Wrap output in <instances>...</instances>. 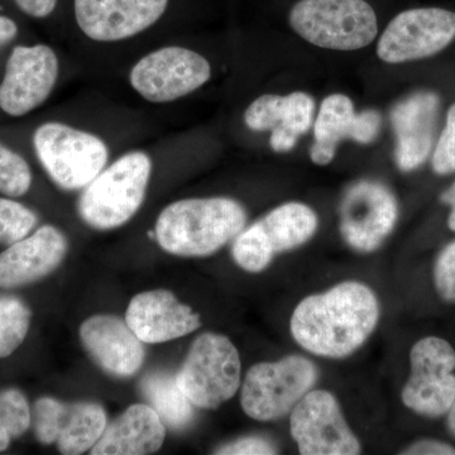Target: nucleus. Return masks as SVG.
Instances as JSON below:
<instances>
[{
    "label": "nucleus",
    "instance_id": "obj_3",
    "mask_svg": "<svg viewBox=\"0 0 455 455\" xmlns=\"http://www.w3.org/2000/svg\"><path fill=\"white\" fill-rule=\"evenodd\" d=\"M151 173L152 161L145 152L122 156L84 188L80 217L99 230L124 226L142 206Z\"/></svg>",
    "mask_w": 455,
    "mask_h": 455
},
{
    "label": "nucleus",
    "instance_id": "obj_7",
    "mask_svg": "<svg viewBox=\"0 0 455 455\" xmlns=\"http://www.w3.org/2000/svg\"><path fill=\"white\" fill-rule=\"evenodd\" d=\"M241 371L235 344L224 335L205 333L194 341L176 382L194 406L217 409L239 390Z\"/></svg>",
    "mask_w": 455,
    "mask_h": 455
},
{
    "label": "nucleus",
    "instance_id": "obj_10",
    "mask_svg": "<svg viewBox=\"0 0 455 455\" xmlns=\"http://www.w3.org/2000/svg\"><path fill=\"white\" fill-rule=\"evenodd\" d=\"M212 76L205 57L184 47L169 46L140 59L130 74L132 88L151 103H170L202 88Z\"/></svg>",
    "mask_w": 455,
    "mask_h": 455
},
{
    "label": "nucleus",
    "instance_id": "obj_16",
    "mask_svg": "<svg viewBox=\"0 0 455 455\" xmlns=\"http://www.w3.org/2000/svg\"><path fill=\"white\" fill-rule=\"evenodd\" d=\"M169 3L170 0H74L75 20L90 40L123 41L157 23Z\"/></svg>",
    "mask_w": 455,
    "mask_h": 455
},
{
    "label": "nucleus",
    "instance_id": "obj_26",
    "mask_svg": "<svg viewBox=\"0 0 455 455\" xmlns=\"http://www.w3.org/2000/svg\"><path fill=\"white\" fill-rule=\"evenodd\" d=\"M31 184V169L25 158L0 143V193L22 196L28 193Z\"/></svg>",
    "mask_w": 455,
    "mask_h": 455
},
{
    "label": "nucleus",
    "instance_id": "obj_29",
    "mask_svg": "<svg viewBox=\"0 0 455 455\" xmlns=\"http://www.w3.org/2000/svg\"><path fill=\"white\" fill-rule=\"evenodd\" d=\"M434 283L443 300L455 302V241L439 253L434 266Z\"/></svg>",
    "mask_w": 455,
    "mask_h": 455
},
{
    "label": "nucleus",
    "instance_id": "obj_22",
    "mask_svg": "<svg viewBox=\"0 0 455 455\" xmlns=\"http://www.w3.org/2000/svg\"><path fill=\"white\" fill-rule=\"evenodd\" d=\"M440 100L434 92H416L398 103L391 113L396 132L395 152L398 169L410 172L419 169L429 157L435 136Z\"/></svg>",
    "mask_w": 455,
    "mask_h": 455
},
{
    "label": "nucleus",
    "instance_id": "obj_32",
    "mask_svg": "<svg viewBox=\"0 0 455 455\" xmlns=\"http://www.w3.org/2000/svg\"><path fill=\"white\" fill-rule=\"evenodd\" d=\"M18 8L33 18H46L56 9L57 0H13Z\"/></svg>",
    "mask_w": 455,
    "mask_h": 455
},
{
    "label": "nucleus",
    "instance_id": "obj_20",
    "mask_svg": "<svg viewBox=\"0 0 455 455\" xmlns=\"http://www.w3.org/2000/svg\"><path fill=\"white\" fill-rule=\"evenodd\" d=\"M68 252V241L57 228L44 226L0 253V287L36 283L59 267Z\"/></svg>",
    "mask_w": 455,
    "mask_h": 455
},
{
    "label": "nucleus",
    "instance_id": "obj_34",
    "mask_svg": "<svg viewBox=\"0 0 455 455\" xmlns=\"http://www.w3.org/2000/svg\"><path fill=\"white\" fill-rule=\"evenodd\" d=\"M440 200L451 208V214H449L448 218V226L455 232V182L448 190H445L444 193L442 194Z\"/></svg>",
    "mask_w": 455,
    "mask_h": 455
},
{
    "label": "nucleus",
    "instance_id": "obj_17",
    "mask_svg": "<svg viewBox=\"0 0 455 455\" xmlns=\"http://www.w3.org/2000/svg\"><path fill=\"white\" fill-rule=\"evenodd\" d=\"M379 128L381 116L379 113L366 110L357 114L352 100L346 95H329L323 101L314 123L311 161L319 166L331 164L340 140L346 139L370 145L379 136Z\"/></svg>",
    "mask_w": 455,
    "mask_h": 455
},
{
    "label": "nucleus",
    "instance_id": "obj_30",
    "mask_svg": "<svg viewBox=\"0 0 455 455\" xmlns=\"http://www.w3.org/2000/svg\"><path fill=\"white\" fill-rule=\"evenodd\" d=\"M277 453V448L262 436H245V438L223 445L215 451V454L221 455H272Z\"/></svg>",
    "mask_w": 455,
    "mask_h": 455
},
{
    "label": "nucleus",
    "instance_id": "obj_31",
    "mask_svg": "<svg viewBox=\"0 0 455 455\" xmlns=\"http://www.w3.org/2000/svg\"><path fill=\"white\" fill-rule=\"evenodd\" d=\"M405 455H455V448L436 440H420L401 451Z\"/></svg>",
    "mask_w": 455,
    "mask_h": 455
},
{
    "label": "nucleus",
    "instance_id": "obj_4",
    "mask_svg": "<svg viewBox=\"0 0 455 455\" xmlns=\"http://www.w3.org/2000/svg\"><path fill=\"white\" fill-rule=\"evenodd\" d=\"M290 25L314 46L337 51L363 49L379 32L366 0H300L291 9Z\"/></svg>",
    "mask_w": 455,
    "mask_h": 455
},
{
    "label": "nucleus",
    "instance_id": "obj_11",
    "mask_svg": "<svg viewBox=\"0 0 455 455\" xmlns=\"http://www.w3.org/2000/svg\"><path fill=\"white\" fill-rule=\"evenodd\" d=\"M290 431L302 455H357L361 443L350 430L333 394L311 390L290 415Z\"/></svg>",
    "mask_w": 455,
    "mask_h": 455
},
{
    "label": "nucleus",
    "instance_id": "obj_1",
    "mask_svg": "<svg viewBox=\"0 0 455 455\" xmlns=\"http://www.w3.org/2000/svg\"><path fill=\"white\" fill-rule=\"evenodd\" d=\"M379 302L367 284L346 281L307 296L293 310L290 329L296 343L319 357H349L379 324Z\"/></svg>",
    "mask_w": 455,
    "mask_h": 455
},
{
    "label": "nucleus",
    "instance_id": "obj_25",
    "mask_svg": "<svg viewBox=\"0 0 455 455\" xmlns=\"http://www.w3.org/2000/svg\"><path fill=\"white\" fill-rule=\"evenodd\" d=\"M31 311L16 298H0V358L8 357L26 339Z\"/></svg>",
    "mask_w": 455,
    "mask_h": 455
},
{
    "label": "nucleus",
    "instance_id": "obj_35",
    "mask_svg": "<svg viewBox=\"0 0 455 455\" xmlns=\"http://www.w3.org/2000/svg\"><path fill=\"white\" fill-rule=\"evenodd\" d=\"M12 439L13 436H12L11 429H9L7 420L0 410V451H5L9 447Z\"/></svg>",
    "mask_w": 455,
    "mask_h": 455
},
{
    "label": "nucleus",
    "instance_id": "obj_24",
    "mask_svg": "<svg viewBox=\"0 0 455 455\" xmlns=\"http://www.w3.org/2000/svg\"><path fill=\"white\" fill-rule=\"evenodd\" d=\"M140 386L149 405L160 415L164 425L173 430H181L191 423L194 405L179 387L176 376L149 374Z\"/></svg>",
    "mask_w": 455,
    "mask_h": 455
},
{
    "label": "nucleus",
    "instance_id": "obj_14",
    "mask_svg": "<svg viewBox=\"0 0 455 455\" xmlns=\"http://www.w3.org/2000/svg\"><path fill=\"white\" fill-rule=\"evenodd\" d=\"M59 70L55 51L46 44L14 47L0 84V109L23 116L42 106L55 88Z\"/></svg>",
    "mask_w": 455,
    "mask_h": 455
},
{
    "label": "nucleus",
    "instance_id": "obj_19",
    "mask_svg": "<svg viewBox=\"0 0 455 455\" xmlns=\"http://www.w3.org/2000/svg\"><path fill=\"white\" fill-rule=\"evenodd\" d=\"M80 339L95 363L113 376H133L145 361L143 341L116 316L89 317L80 328Z\"/></svg>",
    "mask_w": 455,
    "mask_h": 455
},
{
    "label": "nucleus",
    "instance_id": "obj_15",
    "mask_svg": "<svg viewBox=\"0 0 455 455\" xmlns=\"http://www.w3.org/2000/svg\"><path fill=\"white\" fill-rule=\"evenodd\" d=\"M106 427V411L98 403H64L51 397L36 403V436L42 444L55 443L62 454L85 453L97 444Z\"/></svg>",
    "mask_w": 455,
    "mask_h": 455
},
{
    "label": "nucleus",
    "instance_id": "obj_12",
    "mask_svg": "<svg viewBox=\"0 0 455 455\" xmlns=\"http://www.w3.org/2000/svg\"><path fill=\"white\" fill-rule=\"evenodd\" d=\"M455 38V13L442 8L401 12L382 33L377 55L387 64H403L436 55Z\"/></svg>",
    "mask_w": 455,
    "mask_h": 455
},
{
    "label": "nucleus",
    "instance_id": "obj_5",
    "mask_svg": "<svg viewBox=\"0 0 455 455\" xmlns=\"http://www.w3.org/2000/svg\"><path fill=\"white\" fill-rule=\"evenodd\" d=\"M36 155L51 180L64 190L88 187L106 169L109 151L103 140L64 123H44L33 136Z\"/></svg>",
    "mask_w": 455,
    "mask_h": 455
},
{
    "label": "nucleus",
    "instance_id": "obj_27",
    "mask_svg": "<svg viewBox=\"0 0 455 455\" xmlns=\"http://www.w3.org/2000/svg\"><path fill=\"white\" fill-rule=\"evenodd\" d=\"M36 223L37 217L25 205L0 197V243L13 244L26 238Z\"/></svg>",
    "mask_w": 455,
    "mask_h": 455
},
{
    "label": "nucleus",
    "instance_id": "obj_8",
    "mask_svg": "<svg viewBox=\"0 0 455 455\" xmlns=\"http://www.w3.org/2000/svg\"><path fill=\"white\" fill-rule=\"evenodd\" d=\"M315 212L301 203H287L235 236L233 259L247 272L259 274L277 254L295 250L313 238L317 229Z\"/></svg>",
    "mask_w": 455,
    "mask_h": 455
},
{
    "label": "nucleus",
    "instance_id": "obj_6",
    "mask_svg": "<svg viewBox=\"0 0 455 455\" xmlns=\"http://www.w3.org/2000/svg\"><path fill=\"white\" fill-rule=\"evenodd\" d=\"M316 379L315 364L301 355L254 364L242 385V409L253 420L276 421L291 414Z\"/></svg>",
    "mask_w": 455,
    "mask_h": 455
},
{
    "label": "nucleus",
    "instance_id": "obj_2",
    "mask_svg": "<svg viewBox=\"0 0 455 455\" xmlns=\"http://www.w3.org/2000/svg\"><path fill=\"white\" fill-rule=\"evenodd\" d=\"M247 212L228 197L185 199L170 204L156 221L155 236L164 251L180 257H208L244 229Z\"/></svg>",
    "mask_w": 455,
    "mask_h": 455
},
{
    "label": "nucleus",
    "instance_id": "obj_23",
    "mask_svg": "<svg viewBox=\"0 0 455 455\" xmlns=\"http://www.w3.org/2000/svg\"><path fill=\"white\" fill-rule=\"evenodd\" d=\"M166 425L154 407L136 403L109 427L92 447V455H145L163 447Z\"/></svg>",
    "mask_w": 455,
    "mask_h": 455
},
{
    "label": "nucleus",
    "instance_id": "obj_28",
    "mask_svg": "<svg viewBox=\"0 0 455 455\" xmlns=\"http://www.w3.org/2000/svg\"><path fill=\"white\" fill-rule=\"evenodd\" d=\"M431 166L438 175H451L455 172V104L449 109L444 130L434 149Z\"/></svg>",
    "mask_w": 455,
    "mask_h": 455
},
{
    "label": "nucleus",
    "instance_id": "obj_33",
    "mask_svg": "<svg viewBox=\"0 0 455 455\" xmlns=\"http://www.w3.org/2000/svg\"><path fill=\"white\" fill-rule=\"evenodd\" d=\"M18 35V27L9 17L0 16V49L13 41Z\"/></svg>",
    "mask_w": 455,
    "mask_h": 455
},
{
    "label": "nucleus",
    "instance_id": "obj_9",
    "mask_svg": "<svg viewBox=\"0 0 455 455\" xmlns=\"http://www.w3.org/2000/svg\"><path fill=\"white\" fill-rule=\"evenodd\" d=\"M411 374L403 386V405L421 416L448 414L455 401V350L447 340L427 337L410 353Z\"/></svg>",
    "mask_w": 455,
    "mask_h": 455
},
{
    "label": "nucleus",
    "instance_id": "obj_36",
    "mask_svg": "<svg viewBox=\"0 0 455 455\" xmlns=\"http://www.w3.org/2000/svg\"><path fill=\"white\" fill-rule=\"evenodd\" d=\"M448 427L451 433L455 436V401L448 411Z\"/></svg>",
    "mask_w": 455,
    "mask_h": 455
},
{
    "label": "nucleus",
    "instance_id": "obj_13",
    "mask_svg": "<svg viewBox=\"0 0 455 455\" xmlns=\"http://www.w3.org/2000/svg\"><path fill=\"white\" fill-rule=\"evenodd\" d=\"M397 200L381 182L362 180L344 194L340 204V233L353 250H379L396 226Z\"/></svg>",
    "mask_w": 455,
    "mask_h": 455
},
{
    "label": "nucleus",
    "instance_id": "obj_18",
    "mask_svg": "<svg viewBox=\"0 0 455 455\" xmlns=\"http://www.w3.org/2000/svg\"><path fill=\"white\" fill-rule=\"evenodd\" d=\"M125 322L143 343H164L193 333L202 325L199 314L172 292L154 290L134 296Z\"/></svg>",
    "mask_w": 455,
    "mask_h": 455
},
{
    "label": "nucleus",
    "instance_id": "obj_21",
    "mask_svg": "<svg viewBox=\"0 0 455 455\" xmlns=\"http://www.w3.org/2000/svg\"><path fill=\"white\" fill-rule=\"evenodd\" d=\"M314 110L315 103L307 92H292L286 97L266 94L247 108L244 122L253 131H272L271 148L287 152L310 130Z\"/></svg>",
    "mask_w": 455,
    "mask_h": 455
}]
</instances>
